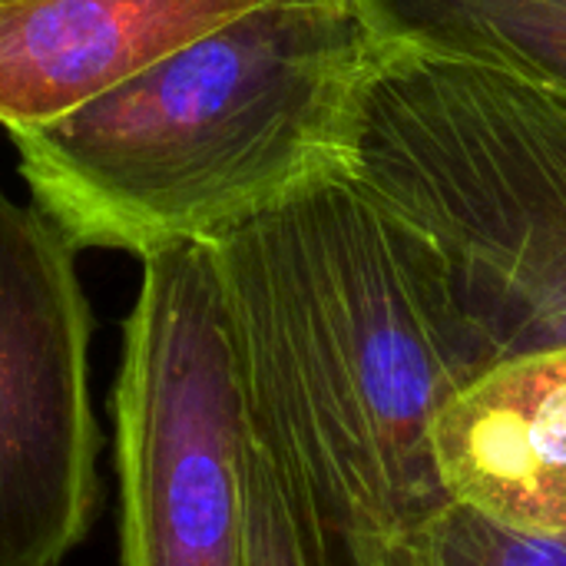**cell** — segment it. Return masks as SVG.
I'll return each instance as SVG.
<instances>
[{
    "label": "cell",
    "mask_w": 566,
    "mask_h": 566,
    "mask_svg": "<svg viewBox=\"0 0 566 566\" xmlns=\"http://www.w3.org/2000/svg\"><path fill=\"white\" fill-rule=\"evenodd\" d=\"M76 245L0 189V566H60L99 511Z\"/></svg>",
    "instance_id": "obj_5"
},
{
    "label": "cell",
    "mask_w": 566,
    "mask_h": 566,
    "mask_svg": "<svg viewBox=\"0 0 566 566\" xmlns=\"http://www.w3.org/2000/svg\"><path fill=\"white\" fill-rule=\"evenodd\" d=\"M242 566H308L269 454L249 431V514Z\"/></svg>",
    "instance_id": "obj_10"
},
{
    "label": "cell",
    "mask_w": 566,
    "mask_h": 566,
    "mask_svg": "<svg viewBox=\"0 0 566 566\" xmlns=\"http://www.w3.org/2000/svg\"><path fill=\"white\" fill-rule=\"evenodd\" d=\"M269 0H0V126L56 119Z\"/></svg>",
    "instance_id": "obj_7"
},
{
    "label": "cell",
    "mask_w": 566,
    "mask_h": 566,
    "mask_svg": "<svg viewBox=\"0 0 566 566\" xmlns=\"http://www.w3.org/2000/svg\"><path fill=\"white\" fill-rule=\"evenodd\" d=\"M375 40L491 66L566 96V0H355Z\"/></svg>",
    "instance_id": "obj_8"
},
{
    "label": "cell",
    "mask_w": 566,
    "mask_h": 566,
    "mask_svg": "<svg viewBox=\"0 0 566 566\" xmlns=\"http://www.w3.org/2000/svg\"><path fill=\"white\" fill-rule=\"evenodd\" d=\"M451 504L531 537L566 534V345L497 358L434 418Z\"/></svg>",
    "instance_id": "obj_6"
},
{
    "label": "cell",
    "mask_w": 566,
    "mask_h": 566,
    "mask_svg": "<svg viewBox=\"0 0 566 566\" xmlns=\"http://www.w3.org/2000/svg\"><path fill=\"white\" fill-rule=\"evenodd\" d=\"M428 566H566V534H517L461 504H448L431 537Z\"/></svg>",
    "instance_id": "obj_9"
},
{
    "label": "cell",
    "mask_w": 566,
    "mask_h": 566,
    "mask_svg": "<svg viewBox=\"0 0 566 566\" xmlns=\"http://www.w3.org/2000/svg\"><path fill=\"white\" fill-rule=\"evenodd\" d=\"M139 262L113 388L119 566H242L249 408L212 245Z\"/></svg>",
    "instance_id": "obj_4"
},
{
    "label": "cell",
    "mask_w": 566,
    "mask_h": 566,
    "mask_svg": "<svg viewBox=\"0 0 566 566\" xmlns=\"http://www.w3.org/2000/svg\"><path fill=\"white\" fill-rule=\"evenodd\" d=\"M342 169L444 255L497 358L566 345V96L378 40Z\"/></svg>",
    "instance_id": "obj_3"
},
{
    "label": "cell",
    "mask_w": 566,
    "mask_h": 566,
    "mask_svg": "<svg viewBox=\"0 0 566 566\" xmlns=\"http://www.w3.org/2000/svg\"><path fill=\"white\" fill-rule=\"evenodd\" d=\"M249 431L308 566H428L451 504L431 428L497 361L434 242L345 169L209 242Z\"/></svg>",
    "instance_id": "obj_1"
},
{
    "label": "cell",
    "mask_w": 566,
    "mask_h": 566,
    "mask_svg": "<svg viewBox=\"0 0 566 566\" xmlns=\"http://www.w3.org/2000/svg\"><path fill=\"white\" fill-rule=\"evenodd\" d=\"M371 53L355 0H269L10 143L33 206L80 252L146 259L342 169Z\"/></svg>",
    "instance_id": "obj_2"
}]
</instances>
